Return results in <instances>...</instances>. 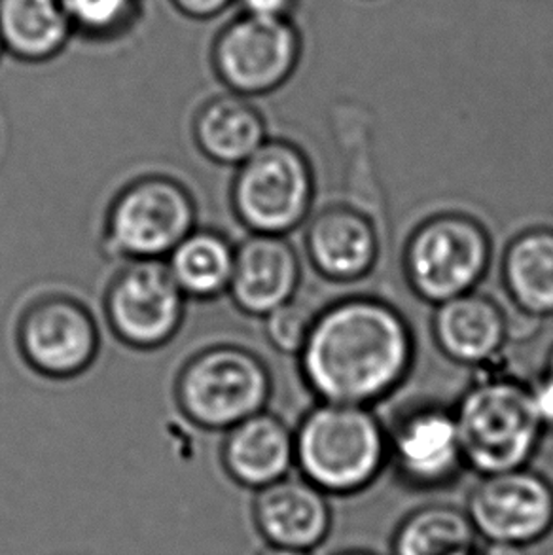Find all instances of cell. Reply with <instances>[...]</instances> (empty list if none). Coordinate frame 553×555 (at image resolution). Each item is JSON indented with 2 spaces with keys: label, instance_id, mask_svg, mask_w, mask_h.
Returning a JSON list of instances; mask_svg holds the SVG:
<instances>
[{
  "label": "cell",
  "instance_id": "cell-13",
  "mask_svg": "<svg viewBox=\"0 0 553 555\" xmlns=\"http://www.w3.org/2000/svg\"><path fill=\"white\" fill-rule=\"evenodd\" d=\"M301 278L296 250L284 235L253 233L235 247L230 296L247 315L268 317L294 300Z\"/></svg>",
  "mask_w": 553,
  "mask_h": 555
},
{
  "label": "cell",
  "instance_id": "cell-22",
  "mask_svg": "<svg viewBox=\"0 0 553 555\" xmlns=\"http://www.w3.org/2000/svg\"><path fill=\"white\" fill-rule=\"evenodd\" d=\"M479 534L463 508L426 504L402 519L393 555H478Z\"/></svg>",
  "mask_w": 553,
  "mask_h": 555
},
{
  "label": "cell",
  "instance_id": "cell-14",
  "mask_svg": "<svg viewBox=\"0 0 553 555\" xmlns=\"http://www.w3.org/2000/svg\"><path fill=\"white\" fill-rule=\"evenodd\" d=\"M256 529L270 546L311 550L326 541L332 529L329 495L306 478H291L256 491Z\"/></svg>",
  "mask_w": 553,
  "mask_h": 555
},
{
  "label": "cell",
  "instance_id": "cell-24",
  "mask_svg": "<svg viewBox=\"0 0 553 555\" xmlns=\"http://www.w3.org/2000/svg\"><path fill=\"white\" fill-rule=\"evenodd\" d=\"M314 317L313 311L304 304L288 301L263 317L266 336L279 353L299 354L313 328Z\"/></svg>",
  "mask_w": 553,
  "mask_h": 555
},
{
  "label": "cell",
  "instance_id": "cell-6",
  "mask_svg": "<svg viewBox=\"0 0 553 555\" xmlns=\"http://www.w3.org/2000/svg\"><path fill=\"white\" fill-rule=\"evenodd\" d=\"M489 263L491 241L486 228L459 212L428 218L406 245L408 283L434 306L474 293Z\"/></svg>",
  "mask_w": 553,
  "mask_h": 555
},
{
  "label": "cell",
  "instance_id": "cell-9",
  "mask_svg": "<svg viewBox=\"0 0 553 555\" xmlns=\"http://www.w3.org/2000/svg\"><path fill=\"white\" fill-rule=\"evenodd\" d=\"M464 511L479 539L529 548L553 531V483L529 466L481 476Z\"/></svg>",
  "mask_w": 553,
  "mask_h": 555
},
{
  "label": "cell",
  "instance_id": "cell-23",
  "mask_svg": "<svg viewBox=\"0 0 553 555\" xmlns=\"http://www.w3.org/2000/svg\"><path fill=\"white\" fill-rule=\"evenodd\" d=\"M75 35L108 42L133 30L142 15V0H65Z\"/></svg>",
  "mask_w": 553,
  "mask_h": 555
},
{
  "label": "cell",
  "instance_id": "cell-30",
  "mask_svg": "<svg viewBox=\"0 0 553 555\" xmlns=\"http://www.w3.org/2000/svg\"><path fill=\"white\" fill-rule=\"evenodd\" d=\"M4 53H7V50H4V44H2V38H0V60H2Z\"/></svg>",
  "mask_w": 553,
  "mask_h": 555
},
{
  "label": "cell",
  "instance_id": "cell-18",
  "mask_svg": "<svg viewBox=\"0 0 553 555\" xmlns=\"http://www.w3.org/2000/svg\"><path fill=\"white\" fill-rule=\"evenodd\" d=\"M194 139L207 158L233 167L245 164L270 141L262 113L232 91L209 99L197 111Z\"/></svg>",
  "mask_w": 553,
  "mask_h": 555
},
{
  "label": "cell",
  "instance_id": "cell-1",
  "mask_svg": "<svg viewBox=\"0 0 553 555\" xmlns=\"http://www.w3.org/2000/svg\"><path fill=\"white\" fill-rule=\"evenodd\" d=\"M412 362L404 317L366 296L337 301L314 317L299 353L301 375L322 402L364 408L397 389Z\"/></svg>",
  "mask_w": 553,
  "mask_h": 555
},
{
  "label": "cell",
  "instance_id": "cell-4",
  "mask_svg": "<svg viewBox=\"0 0 553 555\" xmlns=\"http://www.w3.org/2000/svg\"><path fill=\"white\" fill-rule=\"evenodd\" d=\"M175 395L180 412L195 427L228 433L266 412L271 397L270 370L245 347H209L180 370Z\"/></svg>",
  "mask_w": 553,
  "mask_h": 555
},
{
  "label": "cell",
  "instance_id": "cell-8",
  "mask_svg": "<svg viewBox=\"0 0 553 555\" xmlns=\"http://www.w3.org/2000/svg\"><path fill=\"white\" fill-rule=\"evenodd\" d=\"M301 50L304 40L294 20L237 14L215 38L210 61L228 90L241 98H258L288 82Z\"/></svg>",
  "mask_w": 553,
  "mask_h": 555
},
{
  "label": "cell",
  "instance_id": "cell-7",
  "mask_svg": "<svg viewBox=\"0 0 553 555\" xmlns=\"http://www.w3.org/2000/svg\"><path fill=\"white\" fill-rule=\"evenodd\" d=\"M314 195L313 169L296 144L268 141L237 167L232 205L253 233L284 235L306 220Z\"/></svg>",
  "mask_w": 553,
  "mask_h": 555
},
{
  "label": "cell",
  "instance_id": "cell-11",
  "mask_svg": "<svg viewBox=\"0 0 553 555\" xmlns=\"http://www.w3.org/2000/svg\"><path fill=\"white\" fill-rule=\"evenodd\" d=\"M23 359L38 374L67 379L90 369L99 331L90 309L68 296H48L23 313L17 326Z\"/></svg>",
  "mask_w": 553,
  "mask_h": 555
},
{
  "label": "cell",
  "instance_id": "cell-28",
  "mask_svg": "<svg viewBox=\"0 0 553 555\" xmlns=\"http://www.w3.org/2000/svg\"><path fill=\"white\" fill-rule=\"evenodd\" d=\"M260 555H313L311 552L304 550L276 548V546H268Z\"/></svg>",
  "mask_w": 553,
  "mask_h": 555
},
{
  "label": "cell",
  "instance_id": "cell-3",
  "mask_svg": "<svg viewBox=\"0 0 553 555\" xmlns=\"http://www.w3.org/2000/svg\"><path fill=\"white\" fill-rule=\"evenodd\" d=\"M453 413L464 463L479 476L529 465L546 435L532 402L531 385L506 375L472 383Z\"/></svg>",
  "mask_w": 553,
  "mask_h": 555
},
{
  "label": "cell",
  "instance_id": "cell-10",
  "mask_svg": "<svg viewBox=\"0 0 553 555\" xmlns=\"http://www.w3.org/2000/svg\"><path fill=\"white\" fill-rule=\"evenodd\" d=\"M187 296L162 260L126 263L106 291L114 334L129 347L157 349L171 341L184 319Z\"/></svg>",
  "mask_w": 553,
  "mask_h": 555
},
{
  "label": "cell",
  "instance_id": "cell-20",
  "mask_svg": "<svg viewBox=\"0 0 553 555\" xmlns=\"http://www.w3.org/2000/svg\"><path fill=\"white\" fill-rule=\"evenodd\" d=\"M502 281L517 308L531 317L553 315V230L532 228L510 243Z\"/></svg>",
  "mask_w": 553,
  "mask_h": 555
},
{
  "label": "cell",
  "instance_id": "cell-2",
  "mask_svg": "<svg viewBox=\"0 0 553 555\" xmlns=\"http://www.w3.org/2000/svg\"><path fill=\"white\" fill-rule=\"evenodd\" d=\"M301 478L326 495L370 488L389 461L387 433L370 408L321 402L294 433Z\"/></svg>",
  "mask_w": 553,
  "mask_h": 555
},
{
  "label": "cell",
  "instance_id": "cell-21",
  "mask_svg": "<svg viewBox=\"0 0 553 555\" xmlns=\"http://www.w3.org/2000/svg\"><path fill=\"white\" fill-rule=\"evenodd\" d=\"M165 263L187 298L213 300L230 291L235 247L222 233L195 228Z\"/></svg>",
  "mask_w": 553,
  "mask_h": 555
},
{
  "label": "cell",
  "instance_id": "cell-27",
  "mask_svg": "<svg viewBox=\"0 0 553 555\" xmlns=\"http://www.w3.org/2000/svg\"><path fill=\"white\" fill-rule=\"evenodd\" d=\"M478 555H529V552L524 546H516V544L487 542L484 548H479Z\"/></svg>",
  "mask_w": 553,
  "mask_h": 555
},
{
  "label": "cell",
  "instance_id": "cell-12",
  "mask_svg": "<svg viewBox=\"0 0 553 555\" xmlns=\"http://www.w3.org/2000/svg\"><path fill=\"white\" fill-rule=\"evenodd\" d=\"M387 442L393 465L413 488H443L466 468L455 413L443 405H419L402 413Z\"/></svg>",
  "mask_w": 553,
  "mask_h": 555
},
{
  "label": "cell",
  "instance_id": "cell-15",
  "mask_svg": "<svg viewBox=\"0 0 553 555\" xmlns=\"http://www.w3.org/2000/svg\"><path fill=\"white\" fill-rule=\"evenodd\" d=\"M314 270L336 283H352L374 270L380 240L372 218L362 210L334 205L321 210L306 233Z\"/></svg>",
  "mask_w": 553,
  "mask_h": 555
},
{
  "label": "cell",
  "instance_id": "cell-31",
  "mask_svg": "<svg viewBox=\"0 0 553 555\" xmlns=\"http://www.w3.org/2000/svg\"><path fill=\"white\" fill-rule=\"evenodd\" d=\"M344 555H374V554H368V552H349V554Z\"/></svg>",
  "mask_w": 553,
  "mask_h": 555
},
{
  "label": "cell",
  "instance_id": "cell-16",
  "mask_svg": "<svg viewBox=\"0 0 553 555\" xmlns=\"http://www.w3.org/2000/svg\"><path fill=\"white\" fill-rule=\"evenodd\" d=\"M436 346L463 366L497 361L509 338V323L497 301L468 293L436 306L433 317Z\"/></svg>",
  "mask_w": 553,
  "mask_h": 555
},
{
  "label": "cell",
  "instance_id": "cell-25",
  "mask_svg": "<svg viewBox=\"0 0 553 555\" xmlns=\"http://www.w3.org/2000/svg\"><path fill=\"white\" fill-rule=\"evenodd\" d=\"M240 14L262 20H294L299 0H235Z\"/></svg>",
  "mask_w": 553,
  "mask_h": 555
},
{
  "label": "cell",
  "instance_id": "cell-17",
  "mask_svg": "<svg viewBox=\"0 0 553 555\" xmlns=\"http://www.w3.org/2000/svg\"><path fill=\"white\" fill-rule=\"evenodd\" d=\"M222 465L243 488H268L296 465L294 433L281 417L260 412L230 428L222 443Z\"/></svg>",
  "mask_w": 553,
  "mask_h": 555
},
{
  "label": "cell",
  "instance_id": "cell-5",
  "mask_svg": "<svg viewBox=\"0 0 553 555\" xmlns=\"http://www.w3.org/2000/svg\"><path fill=\"white\" fill-rule=\"evenodd\" d=\"M195 202L175 179L152 175L131 182L106 212L101 247L108 258L131 262L162 260L195 230Z\"/></svg>",
  "mask_w": 553,
  "mask_h": 555
},
{
  "label": "cell",
  "instance_id": "cell-19",
  "mask_svg": "<svg viewBox=\"0 0 553 555\" xmlns=\"http://www.w3.org/2000/svg\"><path fill=\"white\" fill-rule=\"evenodd\" d=\"M73 37L65 0H0V38L14 60L52 61Z\"/></svg>",
  "mask_w": 553,
  "mask_h": 555
},
{
  "label": "cell",
  "instance_id": "cell-26",
  "mask_svg": "<svg viewBox=\"0 0 553 555\" xmlns=\"http://www.w3.org/2000/svg\"><path fill=\"white\" fill-rule=\"evenodd\" d=\"M172 8L195 22H209L235 4V0H171Z\"/></svg>",
  "mask_w": 553,
  "mask_h": 555
},
{
  "label": "cell",
  "instance_id": "cell-29",
  "mask_svg": "<svg viewBox=\"0 0 553 555\" xmlns=\"http://www.w3.org/2000/svg\"><path fill=\"white\" fill-rule=\"evenodd\" d=\"M542 375H546L548 379H552L553 382V347L552 351H550V354H548L546 366H544V372H542Z\"/></svg>",
  "mask_w": 553,
  "mask_h": 555
}]
</instances>
